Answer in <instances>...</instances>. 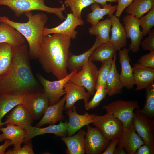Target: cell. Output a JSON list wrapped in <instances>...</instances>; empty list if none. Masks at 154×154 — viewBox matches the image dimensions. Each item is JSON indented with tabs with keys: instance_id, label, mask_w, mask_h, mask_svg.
Here are the masks:
<instances>
[{
	"instance_id": "17",
	"label": "cell",
	"mask_w": 154,
	"mask_h": 154,
	"mask_svg": "<svg viewBox=\"0 0 154 154\" xmlns=\"http://www.w3.org/2000/svg\"><path fill=\"white\" fill-rule=\"evenodd\" d=\"M34 120L32 116L22 104H19L14 107L9 115L3 125L8 123L17 125L25 129L32 125Z\"/></svg>"
},
{
	"instance_id": "10",
	"label": "cell",
	"mask_w": 154,
	"mask_h": 154,
	"mask_svg": "<svg viewBox=\"0 0 154 154\" xmlns=\"http://www.w3.org/2000/svg\"><path fill=\"white\" fill-rule=\"evenodd\" d=\"M77 72L75 71H72L64 78L54 81L48 80L40 74L37 73V77L42 86L44 92L48 96L49 105H52L58 102L60 98L65 94L64 91V85Z\"/></svg>"
},
{
	"instance_id": "5",
	"label": "cell",
	"mask_w": 154,
	"mask_h": 154,
	"mask_svg": "<svg viewBox=\"0 0 154 154\" xmlns=\"http://www.w3.org/2000/svg\"><path fill=\"white\" fill-rule=\"evenodd\" d=\"M140 108L138 101L135 100L125 101L119 100L112 102L102 107L107 113L121 122L123 129L132 124L134 110Z\"/></svg>"
},
{
	"instance_id": "7",
	"label": "cell",
	"mask_w": 154,
	"mask_h": 154,
	"mask_svg": "<svg viewBox=\"0 0 154 154\" xmlns=\"http://www.w3.org/2000/svg\"><path fill=\"white\" fill-rule=\"evenodd\" d=\"M49 104L48 96L44 91L25 93L22 103L35 120L41 118Z\"/></svg>"
},
{
	"instance_id": "3",
	"label": "cell",
	"mask_w": 154,
	"mask_h": 154,
	"mask_svg": "<svg viewBox=\"0 0 154 154\" xmlns=\"http://www.w3.org/2000/svg\"><path fill=\"white\" fill-rule=\"evenodd\" d=\"M28 19L26 23H20L10 20L5 16L0 17L2 22L11 25L20 32L27 41L30 58L37 59L44 26L47 23V15L43 13L33 14L31 11L24 13Z\"/></svg>"
},
{
	"instance_id": "6",
	"label": "cell",
	"mask_w": 154,
	"mask_h": 154,
	"mask_svg": "<svg viewBox=\"0 0 154 154\" xmlns=\"http://www.w3.org/2000/svg\"><path fill=\"white\" fill-rule=\"evenodd\" d=\"M92 123L107 140L119 137L123 130L121 122L108 113L103 116L94 114Z\"/></svg>"
},
{
	"instance_id": "34",
	"label": "cell",
	"mask_w": 154,
	"mask_h": 154,
	"mask_svg": "<svg viewBox=\"0 0 154 154\" xmlns=\"http://www.w3.org/2000/svg\"><path fill=\"white\" fill-rule=\"evenodd\" d=\"M146 100L143 108L136 110L151 119L154 118V84H151L145 89Z\"/></svg>"
},
{
	"instance_id": "31",
	"label": "cell",
	"mask_w": 154,
	"mask_h": 154,
	"mask_svg": "<svg viewBox=\"0 0 154 154\" xmlns=\"http://www.w3.org/2000/svg\"><path fill=\"white\" fill-rule=\"evenodd\" d=\"M154 6V0H133L125 9L128 15L139 19Z\"/></svg>"
},
{
	"instance_id": "41",
	"label": "cell",
	"mask_w": 154,
	"mask_h": 154,
	"mask_svg": "<svg viewBox=\"0 0 154 154\" xmlns=\"http://www.w3.org/2000/svg\"><path fill=\"white\" fill-rule=\"evenodd\" d=\"M34 153L31 140L25 143L23 146L18 150H13L10 149L5 153V154H34Z\"/></svg>"
},
{
	"instance_id": "18",
	"label": "cell",
	"mask_w": 154,
	"mask_h": 154,
	"mask_svg": "<svg viewBox=\"0 0 154 154\" xmlns=\"http://www.w3.org/2000/svg\"><path fill=\"white\" fill-rule=\"evenodd\" d=\"M65 102V95L57 103L49 106L41 120L35 125L41 127L44 125L55 124L58 122L62 120L64 116L63 111Z\"/></svg>"
},
{
	"instance_id": "30",
	"label": "cell",
	"mask_w": 154,
	"mask_h": 154,
	"mask_svg": "<svg viewBox=\"0 0 154 154\" xmlns=\"http://www.w3.org/2000/svg\"><path fill=\"white\" fill-rule=\"evenodd\" d=\"M117 51L116 47L110 42L102 43L94 50L89 59L92 62H103L113 57Z\"/></svg>"
},
{
	"instance_id": "47",
	"label": "cell",
	"mask_w": 154,
	"mask_h": 154,
	"mask_svg": "<svg viewBox=\"0 0 154 154\" xmlns=\"http://www.w3.org/2000/svg\"><path fill=\"white\" fill-rule=\"evenodd\" d=\"M114 154H126L125 150L123 148H118L116 149V148L114 152Z\"/></svg>"
},
{
	"instance_id": "39",
	"label": "cell",
	"mask_w": 154,
	"mask_h": 154,
	"mask_svg": "<svg viewBox=\"0 0 154 154\" xmlns=\"http://www.w3.org/2000/svg\"><path fill=\"white\" fill-rule=\"evenodd\" d=\"M137 63L144 67L154 68V50L142 55Z\"/></svg>"
},
{
	"instance_id": "16",
	"label": "cell",
	"mask_w": 154,
	"mask_h": 154,
	"mask_svg": "<svg viewBox=\"0 0 154 154\" xmlns=\"http://www.w3.org/2000/svg\"><path fill=\"white\" fill-rule=\"evenodd\" d=\"M66 104L64 108L66 110L74 106L78 100L82 99L84 106L89 101L90 95L85 91V88L68 81L64 86Z\"/></svg>"
},
{
	"instance_id": "8",
	"label": "cell",
	"mask_w": 154,
	"mask_h": 154,
	"mask_svg": "<svg viewBox=\"0 0 154 154\" xmlns=\"http://www.w3.org/2000/svg\"><path fill=\"white\" fill-rule=\"evenodd\" d=\"M98 71L96 66L89 59L69 81L84 87L90 95L93 96L95 92Z\"/></svg>"
},
{
	"instance_id": "32",
	"label": "cell",
	"mask_w": 154,
	"mask_h": 154,
	"mask_svg": "<svg viewBox=\"0 0 154 154\" xmlns=\"http://www.w3.org/2000/svg\"><path fill=\"white\" fill-rule=\"evenodd\" d=\"M111 27V20L110 18H107L92 26L88 29V31L90 35H98L102 43H106L110 40Z\"/></svg>"
},
{
	"instance_id": "23",
	"label": "cell",
	"mask_w": 154,
	"mask_h": 154,
	"mask_svg": "<svg viewBox=\"0 0 154 154\" xmlns=\"http://www.w3.org/2000/svg\"><path fill=\"white\" fill-rule=\"evenodd\" d=\"M108 17L111 20L112 26L109 41L117 50H119L126 46L127 38L125 31L120 22L119 18L113 14Z\"/></svg>"
},
{
	"instance_id": "20",
	"label": "cell",
	"mask_w": 154,
	"mask_h": 154,
	"mask_svg": "<svg viewBox=\"0 0 154 154\" xmlns=\"http://www.w3.org/2000/svg\"><path fill=\"white\" fill-rule=\"evenodd\" d=\"M119 61L121 68L120 77L124 87L128 90L133 88L135 85L133 68L130 64L131 59L129 56V50L125 48L119 50Z\"/></svg>"
},
{
	"instance_id": "12",
	"label": "cell",
	"mask_w": 154,
	"mask_h": 154,
	"mask_svg": "<svg viewBox=\"0 0 154 154\" xmlns=\"http://www.w3.org/2000/svg\"><path fill=\"white\" fill-rule=\"evenodd\" d=\"M65 20L58 25L53 28L44 27L43 30V36L51 34L58 33L65 36L71 39L76 37L77 32L75 29L77 26L84 25L85 23L82 19L79 18L72 13L68 14Z\"/></svg>"
},
{
	"instance_id": "48",
	"label": "cell",
	"mask_w": 154,
	"mask_h": 154,
	"mask_svg": "<svg viewBox=\"0 0 154 154\" xmlns=\"http://www.w3.org/2000/svg\"><path fill=\"white\" fill-rule=\"evenodd\" d=\"M1 22H2V21H1V19L0 17V24L1 23Z\"/></svg>"
},
{
	"instance_id": "33",
	"label": "cell",
	"mask_w": 154,
	"mask_h": 154,
	"mask_svg": "<svg viewBox=\"0 0 154 154\" xmlns=\"http://www.w3.org/2000/svg\"><path fill=\"white\" fill-rule=\"evenodd\" d=\"M12 56V46L6 43L0 44V76L9 68Z\"/></svg>"
},
{
	"instance_id": "21",
	"label": "cell",
	"mask_w": 154,
	"mask_h": 154,
	"mask_svg": "<svg viewBox=\"0 0 154 154\" xmlns=\"http://www.w3.org/2000/svg\"><path fill=\"white\" fill-rule=\"evenodd\" d=\"M5 127H0V142L5 139L10 140L14 145L13 150H16L20 149L21 144L23 142L26 136L25 129L11 123L6 124Z\"/></svg>"
},
{
	"instance_id": "14",
	"label": "cell",
	"mask_w": 154,
	"mask_h": 154,
	"mask_svg": "<svg viewBox=\"0 0 154 154\" xmlns=\"http://www.w3.org/2000/svg\"><path fill=\"white\" fill-rule=\"evenodd\" d=\"M144 142L132 124L123 129L119 137L118 148L123 149L126 154H135L138 148Z\"/></svg>"
},
{
	"instance_id": "11",
	"label": "cell",
	"mask_w": 154,
	"mask_h": 154,
	"mask_svg": "<svg viewBox=\"0 0 154 154\" xmlns=\"http://www.w3.org/2000/svg\"><path fill=\"white\" fill-rule=\"evenodd\" d=\"M85 137V153L87 154H100L105 150L110 142L96 128L87 125Z\"/></svg>"
},
{
	"instance_id": "35",
	"label": "cell",
	"mask_w": 154,
	"mask_h": 154,
	"mask_svg": "<svg viewBox=\"0 0 154 154\" xmlns=\"http://www.w3.org/2000/svg\"><path fill=\"white\" fill-rule=\"evenodd\" d=\"M95 2L93 0H65L64 4L69 7L75 17L82 19L81 13L84 8Z\"/></svg>"
},
{
	"instance_id": "28",
	"label": "cell",
	"mask_w": 154,
	"mask_h": 154,
	"mask_svg": "<svg viewBox=\"0 0 154 154\" xmlns=\"http://www.w3.org/2000/svg\"><path fill=\"white\" fill-rule=\"evenodd\" d=\"M101 8L100 5L95 3L91 5L92 12L89 13L87 16V21L92 26L95 25L102 19L104 16L113 15L117 9V5H112L110 3H107Z\"/></svg>"
},
{
	"instance_id": "24",
	"label": "cell",
	"mask_w": 154,
	"mask_h": 154,
	"mask_svg": "<svg viewBox=\"0 0 154 154\" xmlns=\"http://www.w3.org/2000/svg\"><path fill=\"white\" fill-rule=\"evenodd\" d=\"M22 35L11 25L1 22L0 24V44L7 43L12 46H17L25 43Z\"/></svg>"
},
{
	"instance_id": "26",
	"label": "cell",
	"mask_w": 154,
	"mask_h": 154,
	"mask_svg": "<svg viewBox=\"0 0 154 154\" xmlns=\"http://www.w3.org/2000/svg\"><path fill=\"white\" fill-rule=\"evenodd\" d=\"M86 131L80 129L77 133L70 136L61 137V139L67 147V151L69 154H84L85 137Z\"/></svg>"
},
{
	"instance_id": "29",
	"label": "cell",
	"mask_w": 154,
	"mask_h": 154,
	"mask_svg": "<svg viewBox=\"0 0 154 154\" xmlns=\"http://www.w3.org/2000/svg\"><path fill=\"white\" fill-rule=\"evenodd\" d=\"M25 93L4 94L0 95V127L3 125L2 119L11 110L22 104Z\"/></svg>"
},
{
	"instance_id": "44",
	"label": "cell",
	"mask_w": 154,
	"mask_h": 154,
	"mask_svg": "<svg viewBox=\"0 0 154 154\" xmlns=\"http://www.w3.org/2000/svg\"><path fill=\"white\" fill-rule=\"evenodd\" d=\"M154 149L146 144L140 146L137 149L135 154H153Z\"/></svg>"
},
{
	"instance_id": "9",
	"label": "cell",
	"mask_w": 154,
	"mask_h": 154,
	"mask_svg": "<svg viewBox=\"0 0 154 154\" xmlns=\"http://www.w3.org/2000/svg\"><path fill=\"white\" fill-rule=\"evenodd\" d=\"M132 124L144 143L154 149V119L135 110Z\"/></svg>"
},
{
	"instance_id": "22",
	"label": "cell",
	"mask_w": 154,
	"mask_h": 154,
	"mask_svg": "<svg viewBox=\"0 0 154 154\" xmlns=\"http://www.w3.org/2000/svg\"><path fill=\"white\" fill-rule=\"evenodd\" d=\"M67 121H61L58 125H50L44 128L30 126L25 129L26 136L23 142L25 143L36 136L46 133H52L60 137L65 136L67 133Z\"/></svg>"
},
{
	"instance_id": "43",
	"label": "cell",
	"mask_w": 154,
	"mask_h": 154,
	"mask_svg": "<svg viewBox=\"0 0 154 154\" xmlns=\"http://www.w3.org/2000/svg\"><path fill=\"white\" fill-rule=\"evenodd\" d=\"M119 137L112 139L111 141L110 142L108 146L102 154H114V151L118 144Z\"/></svg>"
},
{
	"instance_id": "37",
	"label": "cell",
	"mask_w": 154,
	"mask_h": 154,
	"mask_svg": "<svg viewBox=\"0 0 154 154\" xmlns=\"http://www.w3.org/2000/svg\"><path fill=\"white\" fill-rule=\"evenodd\" d=\"M113 57L102 62L98 70L95 88L99 85L106 86V81L110 70Z\"/></svg>"
},
{
	"instance_id": "19",
	"label": "cell",
	"mask_w": 154,
	"mask_h": 154,
	"mask_svg": "<svg viewBox=\"0 0 154 154\" xmlns=\"http://www.w3.org/2000/svg\"><path fill=\"white\" fill-rule=\"evenodd\" d=\"M133 80L136 91L145 89L154 82V68H147L138 63L133 67Z\"/></svg>"
},
{
	"instance_id": "36",
	"label": "cell",
	"mask_w": 154,
	"mask_h": 154,
	"mask_svg": "<svg viewBox=\"0 0 154 154\" xmlns=\"http://www.w3.org/2000/svg\"><path fill=\"white\" fill-rule=\"evenodd\" d=\"M139 25L142 28L143 36H145L150 31L154 26V6L145 15L139 19Z\"/></svg>"
},
{
	"instance_id": "4",
	"label": "cell",
	"mask_w": 154,
	"mask_h": 154,
	"mask_svg": "<svg viewBox=\"0 0 154 154\" xmlns=\"http://www.w3.org/2000/svg\"><path fill=\"white\" fill-rule=\"evenodd\" d=\"M44 0H0V5L6 6L19 17L26 12L34 10L43 11L55 15L61 20L66 18L63 14L65 7H52L46 5Z\"/></svg>"
},
{
	"instance_id": "1",
	"label": "cell",
	"mask_w": 154,
	"mask_h": 154,
	"mask_svg": "<svg viewBox=\"0 0 154 154\" xmlns=\"http://www.w3.org/2000/svg\"><path fill=\"white\" fill-rule=\"evenodd\" d=\"M12 49L10 66L0 76V95L42 91L32 71L27 45L12 46Z\"/></svg>"
},
{
	"instance_id": "27",
	"label": "cell",
	"mask_w": 154,
	"mask_h": 154,
	"mask_svg": "<svg viewBox=\"0 0 154 154\" xmlns=\"http://www.w3.org/2000/svg\"><path fill=\"white\" fill-rule=\"evenodd\" d=\"M116 59V54L113 57L110 70L106 81V88L110 96L121 94L124 87L117 69Z\"/></svg>"
},
{
	"instance_id": "38",
	"label": "cell",
	"mask_w": 154,
	"mask_h": 154,
	"mask_svg": "<svg viewBox=\"0 0 154 154\" xmlns=\"http://www.w3.org/2000/svg\"><path fill=\"white\" fill-rule=\"evenodd\" d=\"M95 91L92 99L84 106L87 110L93 109L99 106L108 94L106 86L99 85L95 88Z\"/></svg>"
},
{
	"instance_id": "42",
	"label": "cell",
	"mask_w": 154,
	"mask_h": 154,
	"mask_svg": "<svg viewBox=\"0 0 154 154\" xmlns=\"http://www.w3.org/2000/svg\"><path fill=\"white\" fill-rule=\"evenodd\" d=\"M133 0H117L118 4L115 16L119 18L123 11L133 1Z\"/></svg>"
},
{
	"instance_id": "45",
	"label": "cell",
	"mask_w": 154,
	"mask_h": 154,
	"mask_svg": "<svg viewBox=\"0 0 154 154\" xmlns=\"http://www.w3.org/2000/svg\"><path fill=\"white\" fill-rule=\"evenodd\" d=\"M11 145V141L10 140H5L4 143L0 145V154H5V151L7 148Z\"/></svg>"
},
{
	"instance_id": "2",
	"label": "cell",
	"mask_w": 154,
	"mask_h": 154,
	"mask_svg": "<svg viewBox=\"0 0 154 154\" xmlns=\"http://www.w3.org/2000/svg\"><path fill=\"white\" fill-rule=\"evenodd\" d=\"M71 39L53 33L43 36L37 59L44 70L58 80L66 76L67 62Z\"/></svg>"
},
{
	"instance_id": "15",
	"label": "cell",
	"mask_w": 154,
	"mask_h": 154,
	"mask_svg": "<svg viewBox=\"0 0 154 154\" xmlns=\"http://www.w3.org/2000/svg\"><path fill=\"white\" fill-rule=\"evenodd\" d=\"M66 110L69 118L67 127L68 136L73 135L83 127L89 125L93 122L94 114L85 112L82 115L79 114L76 111L75 106Z\"/></svg>"
},
{
	"instance_id": "13",
	"label": "cell",
	"mask_w": 154,
	"mask_h": 154,
	"mask_svg": "<svg viewBox=\"0 0 154 154\" xmlns=\"http://www.w3.org/2000/svg\"><path fill=\"white\" fill-rule=\"evenodd\" d=\"M139 19L133 15H128L124 16L122 20L127 38L131 40L129 49L134 53L139 50L143 36L140 29Z\"/></svg>"
},
{
	"instance_id": "25",
	"label": "cell",
	"mask_w": 154,
	"mask_h": 154,
	"mask_svg": "<svg viewBox=\"0 0 154 154\" xmlns=\"http://www.w3.org/2000/svg\"><path fill=\"white\" fill-rule=\"evenodd\" d=\"M102 43L99 37L96 36L95 42L92 47L89 50L79 55H75L70 52L68 58L67 68L72 71L78 72L84 66L95 49Z\"/></svg>"
},
{
	"instance_id": "46",
	"label": "cell",
	"mask_w": 154,
	"mask_h": 154,
	"mask_svg": "<svg viewBox=\"0 0 154 154\" xmlns=\"http://www.w3.org/2000/svg\"><path fill=\"white\" fill-rule=\"evenodd\" d=\"M94 2L97 3L102 6L107 3V2L116 3L117 2V0H93Z\"/></svg>"
},
{
	"instance_id": "40",
	"label": "cell",
	"mask_w": 154,
	"mask_h": 154,
	"mask_svg": "<svg viewBox=\"0 0 154 154\" xmlns=\"http://www.w3.org/2000/svg\"><path fill=\"white\" fill-rule=\"evenodd\" d=\"M148 34V36L141 41L140 45L144 50H154V29L151 30Z\"/></svg>"
}]
</instances>
